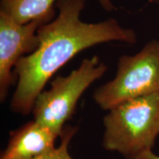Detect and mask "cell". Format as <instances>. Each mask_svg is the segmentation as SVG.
<instances>
[{"instance_id": "obj_1", "label": "cell", "mask_w": 159, "mask_h": 159, "mask_svg": "<svg viewBox=\"0 0 159 159\" xmlns=\"http://www.w3.org/2000/svg\"><path fill=\"white\" fill-rule=\"evenodd\" d=\"M55 5L57 16L38 30L39 47L21 57L13 69L17 85L11 109L16 114L32 112L35 99L49 79L80 52L111 41L128 44L137 41L134 30L122 27L112 18L98 23L83 21L80 14L85 0H57Z\"/></svg>"}, {"instance_id": "obj_2", "label": "cell", "mask_w": 159, "mask_h": 159, "mask_svg": "<svg viewBox=\"0 0 159 159\" xmlns=\"http://www.w3.org/2000/svg\"><path fill=\"white\" fill-rule=\"evenodd\" d=\"M102 145L125 159L152 150L159 136V93L128 99L103 118Z\"/></svg>"}, {"instance_id": "obj_3", "label": "cell", "mask_w": 159, "mask_h": 159, "mask_svg": "<svg viewBox=\"0 0 159 159\" xmlns=\"http://www.w3.org/2000/svg\"><path fill=\"white\" fill-rule=\"evenodd\" d=\"M107 70V66L94 55L85 58L69 75L57 76L51 82L50 89L43 90L35 99L32 110L34 120L61 136L80 98Z\"/></svg>"}, {"instance_id": "obj_4", "label": "cell", "mask_w": 159, "mask_h": 159, "mask_svg": "<svg viewBox=\"0 0 159 159\" xmlns=\"http://www.w3.org/2000/svg\"><path fill=\"white\" fill-rule=\"evenodd\" d=\"M159 93V40H152L134 55L119 58L114 78L94 91L93 99L108 111L128 99Z\"/></svg>"}, {"instance_id": "obj_5", "label": "cell", "mask_w": 159, "mask_h": 159, "mask_svg": "<svg viewBox=\"0 0 159 159\" xmlns=\"http://www.w3.org/2000/svg\"><path fill=\"white\" fill-rule=\"evenodd\" d=\"M49 21L35 20L24 24L0 12V100L5 102L16 77L13 69L17 61L36 50L39 45L38 30Z\"/></svg>"}, {"instance_id": "obj_6", "label": "cell", "mask_w": 159, "mask_h": 159, "mask_svg": "<svg viewBox=\"0 0 159 159\" xmlns=\"http://www.w3.org/2000/svg\"><path fill=\"white\" fill-rule=\"evenodd\" d=\"M57 134L33 119L10 132L0 159H35L55 148Z\"/></svg>"}, {"instance_id": "obj_7", "label": "cell", "mask_w": 159, "mask_h": 159, "mask_svg": "<svg viewBox=\"0 0 159 159\" xmlns=\"http://www.w3.org/2000/svg\"><path fill=\"white\" fill-rule=\"evenodd\" d=\"M57 0H0V12L17 23L27 24L35 20L51 21L55 16Z\"/></svg>"}, {"instance_id": "obj_8", "label": "cell", "mask_w": 159, "mask_h": 159, "mask_svg": "<svg viewBox=\"0 0 159 159\" xmlns=\"http://www.w3.org/2000/svg\"><path fill=\"white\" fill-rule=\"evenodd\" d=\"M77 131V127L66 126L60 136L61 140L59 146L35 159H73L69 155V145Z\"/></svg>"}, {"instance_id": "obj_9", "label": "cell", "mask_w": 159, "mask_h": 159, "mask_svg": "<svg viewBox=\"0 0 159 159\" xmlns=\"http://www.w3.org/2000/svg\"><path fill=\"white\" fill-rule=\"evenodd\" d=\"M130 159H159V156L155 154L152 150H149Z\"/></svg>"}, {"instance_id": "obj_10", "label": "cell", "mask_w": 159, "mask_h": 159, "mask_svg": "<svg viewBox=\"0 0 159 159\" xmlns=\"http://www.w3.org/2000/svg\"><path fill=\"white\" fill-rule=\"evenodd\" d=\"M97 1L105 11L111 12L116 10V7L111 0H97Z\"/></svg>"}, {"instance_id": "obj_11", "label": "cell", "mask_w": 159, "mask_h": 159, "mask_svg": "<svg viewBox=\"0 0 159 159\" xmlns=\"http://www.w3.org/2000/svg\"><path fill=\"white\" fill-rule=\"evenodd\" d=\"M156 2H158L159 3V0H158V1H156Z\"/></svg>"}]
</instances>
